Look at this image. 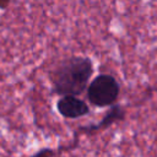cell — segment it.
I'll use <instances>...</instances> for the list:
<instances>
[{
  "instance_id": "2",
  "label": "cell",
  "mask_w": 157,
  "mask_h": 157,
  "mask_svg": "<svg viewBox=\"0 0 157 157\" xmlns=\"http://www.w3.org/2000/svg\"><path fill=\"white\" fill-rule=\"evenodd\" d=\"M86 93L87 99L94 107H110L115 104L119 97L120 85L113 75L99 74L90 82Z\"/></svg>"
},
{
  "instance_id": "1",
  "label": "cell",
  "mask_w": 157,
  "mask_h": 157,
  "mask_svg": "<svg viewBox=\"0 0 157 157\" xmlns=\"http://www.w3.org/2000/svg\"><path fill=\"white\" fill-rule=\"evenodd\" d=\"M93 75V63L88 56L74 55L59 61L50 71L53 91L61 96H80Z\"/></svg>"
},
{
  "instance_id": "3",
  "label": "cell",
  "mask_w": 157,
  "mask_h": 157,
  "mask_svg": "<svg viewBox=\"0 0 157 157\" xmlns=\"http://www.w3.org/2000/svg\"><path fill=\"white\" fill-rule=\"evenodd\" d=\"M56 110L66 119H77L90 113L88 104L77 96H61L56 101Z\"/></svg>"
},
{
  "instance_id": "4",
  "label": "cell",
  "mask_w": 157,
  "mask_h": 157,
  "mask_svg": "<svg viewBox=\"0 0 157 157\" xmlns=\"http://www.w3.org/2000/svg\"><path fill=\"white\" fill-rule=\"evenodd\" d=\"M125 118V109L119 105V104H113L110 105V108L107 110V113L104 114V117L97 123V124H92V125H86V126H81L80 131L90 134V132H94L97 130L101 129H107L110 125H113L117 121H120Z\"/></svg>"
},
{
  "instance_id": "5",
  "label": "cell",
  "mask_w": 157,
  "mask_h": 157,
  "mask_svg": "<svg viewBox=\"0 0 157 157\" xmlns=\"http://www.w3.org/2000/svg\"><path fill=\"white\" fill-rule=\"evenodd\" d=\"M54 150L53 148H49V147H45V148H42L39 151H37L36 153L31 155L29 157H53L54 156Z\"/></svg>"
},
{
  "instance_id": "6",
  "label": "cell",
  "mask_w": 157,
  "mask_h": 157,
  "mask_svg": "<svg viewBox=\"0 0 157 157\" xmlns=\"http://www.w3.org/2000/svg\"><path fill=\"white\" fill-rule=\"evenodd\" d=\"M10 0H0V9H5L9 5Z\"/></svg>"
}]
</instances>
